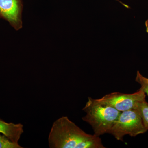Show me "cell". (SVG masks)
I'll return each instance as SVG.
<instances>
[{
	"instance_id": "cell-10",
	"label": "cell",
	"mask_w": 148,
	"mask_h": 148,
	"mask_svg": "<svg viewBox=\"0 0 148 148\" xmlns=\"http://www.w3.org/2000/svg\"><path fill=\"white\" fill-rule=\"evenodd\" d=\"M145 27L146 28V31L148 34V19L146 20L145 21Z\"/></svg>"
},
{
	"instance_id": "cell-3",
	"label": "cell",
	"mask_w": 148,
	"mask_h": 148,
	"mask_svg": "<svg viewBox=\"0 0 148 148\" xmlns=\"http://www.w3.org/2000/svg\"><path fill=\"white\" fill-rule=\"evenodd\" d=\"M147 131L138 111L130 110L121 112L109 134L117 140L123 141L125 135L135 137Z\"/></svg>"
},
{
	"instance_id": "cell-6",
	"label": "cell",
	"mask_w": 148,
	"mask_h": 148,
	"mask_svg": "<svg viewBox=\"0 0 148 148\" xmlns=\"http://www.w3.org/2000/svg\"><path fill=\"white\" fill-rule=\"evenodd\" d=\"M24 132V126L21 123L6 122L0 119V133L4 135L14 143L18 144V141Z\"/></svg>"
},
{
	"instance_id": "cell-2",
	"label": "cell",
	"mask_w": 148,
	"mask_h": 148,
	"mask_svg": "<svg viewBox=\"0 0 148 148\" xmlns=\"http://www.w3.org/2000/svg\"><path fill=\"white\" fill-rule=\"evenodd\" d=\"M82 110L86 113L82 120L91 125L94 135L97 137L110 130L116 121L121 112L110 106L98 103L96 100L88 97Z\"/></svg>"
},
{
	"instance_id": "cell-4",
	"label": "cell",
	"mask_w": 148,
	"mask_h": 148,
	"mask_svg": "<svg viewBox=\"0 0 148 148\" xmlns=\"http://www.w3.org/2000/svg\"><path fill=\"white\" fill-rule=\"evenodd\" d=\"M145 99H146V94L140 89L137 92L130 94L112 92L95 100L101 104L110 106L122 112L134 110L136 103Z\"/></svg>"
},
{
	"instance_id": "cell-8",
	"label": "cell",
	"mask_w": 148,
	"mask_h": 148,
	"mask_svg": "<svg viewBox=\"0 0 148 148\" xmlns=\"http://www.w3.org/2000/svg\"><path fill=\"white\" fill-rule=\"evenodd\" d=\"M135 81L140 84V89L148 96V78L144 77L138 71L135 77Z\"/></svg>"
},
{
	"instance_id": "cell-5",
	"label": "cell",
	"mask_w": 148,
	"mask_h": 148,
	"mask_svg": "<svg viewBox=\"0 0 148 148\" xmlns=\"http://www.w3.org/2000/svg\"><path fill=\"white\" fill-rule=\"evenodd\" d=\"M23 5L21 0H0V17L7 21L16 31L22 28Z\"/></svg>"
},
{
	"instance_id": "cell-9",
	"label": "cell",
	"mask_w": 148,
	"mask_h": 148,
	"mask_svg": "<svg viewBox=\"0 0 148 148\" xmlns=\"http://www.w3.org/2000/svg\"><path fill=\"white\" fill-rule=\"evenodd\" d=\"M18 144L12 142L8 138L0 133V148H22Z\"/></svg>"
},
{
	"instance_id": "cell-11",
	"label": "cell",
	"mask_w": 148,
	"mask_h": 148,
	"mask_svg": "<svg viewBox=\"0 0 148 148\" xmlns=\"http://www.w3.org/2000/svg\"><path fill=\"white\" fill-rule=\"evenodd\" d=\"M0 18H1V17H0Z\"/></svg>"
},
{
	"instance_id": "cell-7",
	"label": "cell",
	"mask_w": 148,
	"mask_h": 148,
	"mask_svg": "<svg viewBox=\"0 0 148 148\" xmlns=\"http://www.w3.org/2000/svg\"><path fill=\"white\" fill-rule=\"evenodd\" d=\"M134 110H136L140 115L145 128L148 130V103L146 99L136 103Z\"/></svg>"
},
{
	"instance_id": "cell-1",
	"label": "cell",
	"mask_w": 148,
	"mask_h": 148,
	"mask_svg": "<svg viewBox=\"0 0 148 148\" xmlns=\"http://www.w3.org/2000/svg\"><path fill=\"white\" fill-rule=\"evenodd\" d=\"M51 148H105L99 137L88 134L67 116L52 124L48 137Z\"/></svg>"
}]
</instances>
